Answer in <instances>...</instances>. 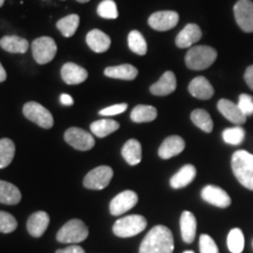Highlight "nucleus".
<instances>
[{"label":"nucleus","mask_w":253,"mask_h":253,"mask_svg":"<svg viewBox=\"0 0 253 253\" xmlns=\"http://www.w3.org/2000/svg\"><path fill=\"white\" fill-rule=\"evenodd\" d=\"M196 168L192 164H186L179 170L178 172L175 173L170 179V185L173 189H181L184 186L189 185L190 183L195 179L196 177Z\"/></svg>","instance_id":"nucleus-24"},{"label":"nucleus","mask_w":253,"mask_h":253,"mask_svg":"<svg viewBox=\"0 0 253 253\" xmlns=\"http://www.w3.org/2000/svg\"><path fill=\"white\" fill-rule=\"evenodd\" d=\"M138 196L136 192L131 190H126L119 194L116 197L113 198V201L109 204L110 213L113 216H121V214L128 212L132 208L137 204Z\"/></svg>","instance_id":"nucleus-10"},{"label":"nucleus","mask_w":253,"mask_h":253,"mask_svg":"<svg viewBox=\"0 0 253 253\" xmlns=\"http://www.w3.org/2000/svg\"><path fill=\"white\" fill-rule=\"evenodd\" d=\"M235 17L238 26L244 32H253V2L251 0H239L235 5Z\"/></svg>","instance_id":"nucleus-11"},{"label":"nucleus","mask_w":253,"mask_h":253,"mask_svg":"<svg viewBox=\"0 0 253 253\" xmlns=\"http://www.w3.org/2000/svg\"><path fill=\"white\" fill-rule=\"evenodd\" d=\"M113 169L110 167L101 166L95 168L86 175L84 179V188L91 190H102L109 185L113 178Z\"/></svg>","instance_id":"nucleus-8"},{"label":"nucleus","mask_w":253,"mask_h":253,"mask_svg":"<svg viewBox=\"0 0 253 253\" xmlns=\"http://www.w3.org/2000/svg\"><path fill=\"white\" fill-rule=\"evenodd\" d=\"M237 104L245 116L253 115V97L251 95L242 94Z\"/></svg>","instance_id":"nucleus-39"},{"label":"nucleus","mask_w":253,"mask_h":253,"mask_svg":"<svg viewBox=\"0 0 253 253\" xmlns=\"http://www.w3.org/2000/svg\"><path fill=\"white\" fill-rule=\"evenodd\" d=\"M61 78L67 84H79L87 80L88 72L77 63L67 62L61 68Z\"/></svg>","instance_id":"nucleus-16"},{"label":"nucleus","mask_w":253,"mask_h":253,"mask_svg":"<svg viewBox=\"0 0 253 253\" xmlns=\"http://www.w3.org/2000/svg\"><path fill=\"white\" fill-rule=\"evenodd\" d=\"M185 148V142L181 136L172 135L167 137L163 141V143L161 144L160 149H158V156L163 160H169L173 156H177L184 150Z\"/></svg>","instance_id":"nucleus-15"},{"label":"nucleus","mask_w":253,"mask_h":253,"mask_svg":"<svg viewBox=\"0 0 253 253\" xmlns=\"http://www.w3.org/2000/svg\"><path fill=\"white\" fill-rule=\"evenodd\" d=\"M173 237L171 231L164 225L153 227L142 240L140 253H172Z\"/></svg>","instance_id":"nucleus-1"},{"label":"nucleus","mask_w":253,"mask_h":253,"mask_svg":"<svg viewBox=\"0 0 253 253\" xmlns=\"http://www.w3.org/2000/svg\"><path fill=\"white\" fill-rule=\"evenodd\" d=\"M126 108H128V104H126V103L114 104V106H110V107H107V108H104V109H101L100 110V115H102V116L119 115V114L125 113Z\"/></svg>","instance_id":"nucleus-40"},{"label":"nucleus","mask_w":253,"mask_h":253,"mask_svg":"<svg viewBox=\"0 0 253 253\" xmlns=\"http://www.w3.org/2000/svg\"><path fill=\"white\" fill-rule=\"evenodd\" d=\"M65 141L74 149L87 151L95 145L94 136L81 128H69L65 132Z\"/></svg>","instance_id":"nucleus-9"},{"label":"nucleus","mask_w":253,"mask_h":253,"mask_svg":"<svg viewBox=\"0 0 253 253\" xmlns=\"http://www.w3.org/2000/svg\"><path fill=\"white\" fill-rule=\"evenodd\" d=\"M122 156L130 166H137L142 160V147L137 140L126 141L122 148Z\"/></svg>","instance_id":"nucleus-26"},{"label":"nucleus","mask_w":253,"mask_h":253,"mask_svg":"<svg viewBox=\"0 0 253 253\" xmlns=\"http://www.w3.org/2000/svg\"><path fill=\"white\" fill-rule=\"evenodd\" d=\"M177 80L172 72L168 71L162 75V78L150 87V93L157 96H167L176 90Z\"/></svg>","instance_id":"nucleus-19"},{"label":"nucleus","mask_w":253,"mask_h":253,"mask_svg":"<svg viewBox=\"0 0 253 253\" xmlns=\"http://www.w3.org/2000/svg\"><path fill=\"white\" fill-rule=\"evenodd\" d=\"M199 250L201 253H219L214 240L209 235H202L199 238Z\"/></svg>","instance_id":"nucleus-38"},{"label":"nucleus","mask_w":253,"mask_h":253,"mask_svg":"<svg viewBox=\"0 0 253 253\" xmlns=\"http://www.w3.org/2000/svg\"><path fill=\"white\" fill-rule=\"evenodd\" d=\"M217 59V50L210 46H195L188 50L185 63L192 71H203L210 67Z\"/></svg>","instance_id":"nucleus-3"},{"label":"nucleus","mask_w":253,"mask_h":253,"mask_svg":"<svg viewBox=\"0 0 253 253\" xmlns=\"http://www.w3.org/2000/svg\"><path fill=\"white\" fill-rule=\"evenodd\" d=\"M157 118V109L153 106H144L138 104L136 106L130 114L131 121L136 123L151 122Z\"/></svg>","instance_id":"nucleus-29"},{"label":"nucleus","mask_w":253,"mask_h":253,"mask_svg":"<svg viewBox=\"0 0 253 253\" xmlns=\"http://www.w3.org/2000/svg\"><path fill=\"white\" fill-rule=\"evenodd\" d=\"M55 41L49 37H40L33 41L32 43V52L33 58L39 65H46L54 59L56 54Z\"/></svg>","instance_id":"nucleus-6"},{"label":"nucleus","mask_w":253,"mask_h":253,"mask_svg":"<svg viewBox=\"0 0 253 253\" xmlns=\"http://www.w3.org/2000/svg\"><path fill=\"white\" fill-rule=\"evenodd\" d=\"M128 46L137 55H145L148 50L147 41L138 31H131L128 36Z\"/></svg>","instance_id":"nucleus-34"},{"label":"nucleus","mask_w":253,"mask_h":253,"mask_svg":"<svg viewBox=\"0 0 253 253\" xmlns=\"http://www.w3.org/2000/svg\"><path fill=\"white\" fill-rule=\"evenodd\" d=\"M88 237V227L80 219L67 221L56 235V240L65 244H78L84 242Z\"/></svg>","instance_id":"nucleus-5"},{"label":"nucleus","mask_w":253,"mask_h":253,"mask_svg":"<svg viewBox=\"0 0 253 253\" xmlns=\"http://www.w3.org/2000/svg\"><path fill=\"white\" fill-rule=\"evenodd\" d=\"M120 128V123L115 120L103 119L100 121H95L90 125V130L97 137H106L114 131H116Z\"/></svg>","instance_id":"nucleus-28"},{"label":"nucleus","mask_w":253,"mask_h":253,"mask_svg":"<svg viewBox=\"0 0 253 253\" xmlns=\"http://www.w3.org/2000/svg\"><path fill=\"white\" fill-rule=\"evenodd\" d=\"M179 15L173 11H161L151 14L148 24L151 28L156 31H169L178 24Z\"/></svg>","instance_id":"nucleus-12"},{"label":"nucleus","mask_w":253,"mask_h":253,"mask_svg":"<svg viewBox=\"0 0 253 253\" xmlns=\"http://www.w3.org/2000/svg\"><path fill=\"white\" fill-rule=\"evenodd\" d=\"M189 93L196 99L209 100L213 96V87L204 77H197L190 82Z\"/></svg>","instance_id":"nucleus-20"},{"label":"nucleus","mask_w":253,"mask_h":253,"mask_svg":"<svg viewBox=\"0 0 253 253\" xmlns=\"http://www.w3.org/2000/svg\"><path fill=\"white\" fill-rule=\"evenodd\" d=\"M24 115L30 120V121L34 122L41 128L49 129L54 125V120H53L52 114L49 113L48 109L45 107L41 106L38 102H27L23 108Z\"/></svg>","instance_id":"nucleus-7"},{"label":"nucleus","mask_w":253,"mask_h":253,"mask_svg":"<svg viewBox=\"0 0 253 253\" xmlns=\"http://www.w3.org/2000/svg\"><path fill=\"white\" fill-rule=\"evenodd\" d=\"M0 47L9 53H18L23 54L26 53L30 43L26 39L17 36H6L0 40Z\"/></svg>","instance_id":"nucleus-25"},{"label":"nucleus","mask_w":253,"mask_h":253,"mask_svg":"<svg viewBox=\"0 0 253 253\" xmlns=\"http://www.w3.org/2000/svg\"><path fill=\"white\" fill-rule=\"evenodd\" d=\"M202 38V31L198 25L188 24L183 30L179 32L176 38V45L179 48H188L195 45Z\"/></svg>","instance_id":"nucleus-17"},{"label":"nucleus","mask_w":253,"mask_h":253,"mask_svg":"<svg viewBox=\"0 0 253 253\" xmlns=\"http://www.w3.org/2000/svg\"><path fill=\"white\" fill-rule=\"evenodd\" d=\"M138 71L132 65L126 63V65H119V66H112L104 69V75L108 78L113 79H120V80H134L137 77Z\"/></svg>","instance_id":"nucleus-23"},{"label":"nucleus","mask_w":253,"mask_h":253,"mask_svg":"<svg viewBox=\"0 0 253 253\" xmlns=\"http://www.w3.org/2000/svg\"><path fill=\"white\" fill-rule=\"evenodd\" d=\"M227 248L231 253H242L245 248V238L243 231L236 227L229 232L227 236Z\"/></svg>","instance_id":"nucleus-33"},{"label":"nucleus","mask_w":253,"mask_h":253,"mask_svg":"<svg viewBox=\"0 0 253 253\" xmlns=\"http://www.w3.org/2000/svg\"><path fill=\"white\" fill-rule=\"evenodd\" d=\"M232 171L244 188L253 191V155L245 150H238L231 160Z\"/></svg>","instance_id":"nucleus-2"},{"label":"nucleus","mask_w":253,"mask_h":253,"mask_svg":"<svg viewBox=\"0 0 253 253\" xmlns=\"http://www.w3.org/2000/svg\"><path fill=\"white\" fill-rule=\"evenodd\" d=\"M191 121L196 126L205 132H211L213 129V122L210 114L204 109H196L191 113Z\"/></svg>","instance_id":"nucleus-32"},{"label":"nucleus","mask_w":253,"mask_h":253,"mask_svg":"<svg viewBox=\"0 0 253 253\" xmlns=\"http://www.w3.org/2000/svg\"><path fill=\"white\" fill-rule=\"evenodd\" d=\"M6 78H7V74H6V71L2 67V65L0 63V82H4L6 80Z\"/></svg>","instance_id":"nucleus-44"},{"label":"nucleus","mask_w":253,"mask_h":253,"mask_svg":"<svg viewBox=\"0 0 253 253\" xmlns=\"http://www.w3.org/2000/svg\"><path fill=\"white\" fill-rule=\"evenodd\" d=\"M244 79L246 84H248V86L250 87V89L253 90V65L250 66V67H248V69L245 71Z\"/></svg>","instance_id":"nucleus-42"},{"label":"nucleus","mask_w":253,"mask_h":253,"mask_svg":"<svg viewBox=\"0 0 253 253\" xmlns=\"http://www.w3.org/2000/svg\"><path fill=\"white\" fill-rule=\"evenodd\" d=\"M21 201V192L12 183L0 181V203L15 205Z\"/></svg>","instance_id":"nucleus-27"},{"label":"nucleus","mask_w":253,"mask_h":253,"mask_svg":"<svg viewBox=\"0 0 253 253\" xmlns=\"http://www.w3.org/2000/svg\"><path fill=\"white\" fill-rule=\"evenodd\" d=\"M196 231H197V220L194 213L190 211H184L181 216V233L186 244H191L194 242Z\"/></svg>","instance_id":"nucleus-22"},{"label":"nucleus","mask_w":253,"mask_h":253,"mask_svg":"<svg viewBox=\"0 0 253 253\" xmlns=\"http://www.w3.org/2000/svg\"><path fill=\"white\" fill-rule=\"evenodd\" d=\"M79 24H80V18L78 14H71L67 17L60 19L56 23V27L61 32V34L66 38H71L77 32Z\"/></svg>","instance_id":"nucleus-30"},{"label":"nucleus","mask_w":253,"mask_h":253,"mask_svg":"<svg viewBox=\"0 0 253 253\" xmlns=\"http://www.w3.org/2000/svg\"><path fill=\"white\" fill-rule=\"evenodd\" d=\"M15 154V145L9 138L0 140V169L8 167L13 161Z\"/></svg>","instance_id":"nucleus-31"},{"label":"nucleus","mask_w":253,"mask_h":253,"mask_svg":"<svg viewBox=\"0 0 253 253\" xmlns=\"http://www.w3.org/2000/svg\"><path fill=\"white\" fill-rule=\"evenodd\" d=\"M97 14L104 19H116L119 17L118 6L113 0H103L97 7Z\"/></svg>","instance_id":"nucleus-36"},{"label":"nucleus","mask_w":253,"mask_h":253,"mask_svg":"<svg viewBox=\"0 0 253 253\" xmlns=\"http://www.w3.org/2000/svg\"><path fill=\"white\" fill-rule=\"evenodd\" d=\"M18 227V221L11 213L0 211V232L11 233Z\"/></svg>","instance_id":"nucleus-37"},{"label":"nucleus","mask_w":253,"mask_h":253,"mask_svg":"<svg viewBox=\"0 0 253 253\" xmlns=\"http://www.w3.org/2000/svg\"><path fill=\"white\" fill-rule=\"evenodd\" d=\"M202 198L211 205L217 208H227L231 204V198L225 190L219 186L208 185L202 190Z\"/></svg>","instance_id":"nucleus-13"},{"label":"nucleus","mask_w":253,"mask_h":253,"mask_svg":"<svg viewBox=\"0 0 253 253\" xmlns=\"http://www.w3.org/2000/svg\"><path fill=\"white\" fill-rule=\"evenodd\" d=\"M56 253H86V252H84V250L82 249L81 246L72 245V246H68V248L58 250Z\"/></svg>","instance_id":"nucleus-41"},{"label":"nucleus","mask_w":253,"mask_h":253,"mask_svg":"<svg viewBox=\"0 0 253 253\" xmlns=\"http://www.w3.org/2000/svg\"><path fill=\"white\" fill-rule=\"evenodd\" d=\"M77 1L81 2V4H84V2H88V1H89V0H77Z\"/></svg>","instance_id":"nucleus-45"},{"label":"nucleus","mask_w":253,"mask_h":253,"mask_svg":"<svg viewBox=\"0 0 253 253\" xmlns=\"http://www.w3.org/2000/svg\"><path fill=\"white\" fill-rule=\"evenodd\" d=\"M183 253H195L194 251H185V252H183Z\"/></svg>","instance_id":"nucleus-47"},{"label":"nucleus","mask_w":253,"mask_h":253,"mask_svg":"<svg viewBox=\"0 0 253 253\" xmlns=\"http://www.w3.org/2000/svg\"><path fill=\"white\" fill-rule=\"evenodd\" d=\"M4 2H5V0H0V7H1V6L4 5Z\"/></svg>","instance_id":"nucleus-46"},{"label":"nucleus","mask_w":253,"mask_h":253,"mask_svg":"<svg viewBox=\"0 0 253 253\" xmlns=\"http://www.w3.org/2000/svg\"><path fill=\"white\" fill-rule=\"evenodd\" d=\"M49 225V216L43 211H38L30 216L27 220V231L32 237L39 238L45 233Z\"/></svg>","instance_id":"nucleus-18"},{"label":"nucleus","mask_w":253,"mask_h":253,"mask_svg":"<svg viewBox=\"0 0 253 253\" xmlns=\"http://www.w3.org/2000/svg\"><path fill=\"white\" fill-rule=\"evenodd\" d=\"M217 108L224 118L229 120L230 122L235 123L237 126H242L246 122V118L248 116H245L242 110H240L238 104L233 103L232 101L221 99L218 101Z\"/></svg>","instance_id":"nucleus-14"},{"label":"nucleus","mask_w":253,"mask_h":253,"mask_svg":"<svg viewBox=\"0 0 253 253\" xmlns=\"http://www.w3.org/2000/svg\"><path fill=\"white\" fill-rule=\"evenodd\" d=\"M87 45L90 47L91 50L95 53H104L109 49L112 40L100 30H91L89 33L87 34L86 38Z\"/></svg>","instance_id":"nucleus-21"},{"label":"nucleus","mask_w":253,"mask_h":253,"mask_svg":"<svg viewBox=\"0 0 253 253\" xmlns=\"http://www.w3.org/2000/svg\"><path fill=\"white\" fill-rule=\"evenodd\" d=\"M145 227H147V219L143 216L130 214L116 220L113 226V232L114 235L121 238H129L141 233L145 230Z\"/></svg>","instance_id":"nucleus-4"},{"label":"nucleus","mask_w":253,"mask_h":253,"mask_svg":"<svg viewBox=\"0 0 253 253\" xmlns=\"http://www.w3.org/2000/svg\"><path fill=\"white\" fill-rule=\"evenodd\" d=\"M60 101H61V103L63 104V106H73V103H74L73 97L68 94H62L61 96H60Z\"/></svg>","instance_id":"nucleus-43"},{"label":"nucleus","mask_w":253,"mask_h":253,"mask_svg":"<svg viewBox=\"0 0 253 253\" xmlns=\"http://www.w3.org/2000/svg\"><path fill=\"white\" fill-rule=\"evenodd\" d=\"M245 130L240 126H232V128H227L223 131V140L227 144L231 145H239L244 141Z\"/></svg>","instance_id":"nucleus-35"}]
</instances>
